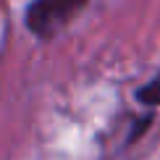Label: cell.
<instances>
[{
    "instance_id": "6da1fadb",
    "label": "cell",
    "mask_w": 160,
    "mask_h": 160,
    "mask_svg": "<svg viewBox=\"0 0 160 160\" xmlns=\"http://www.w3.org/2000/svg\"><path fill=\"white\" fill-rule=\"evenodd\" d=\"M84 5L87 0H34L26 8V26L39 39H55L84 11Z\"/></svg>"
},
{
    "instance_id": "7a4b0ae2",
    "label": "cell",
    "mask_w": 160,
    "mask_h": 160,
    "mask_svg": "<svg viewBox=\"0 0 160 160\" xmlns=\"http://www.w3.org/2000/svg\"><path fill=\"white\" fill-rule=\"evenodd\" d=\"M137 97H139V102H144V105H160V74L152 79V82L144 84L142 89L137 92Z\"/></svg>"
}]
</instances>
